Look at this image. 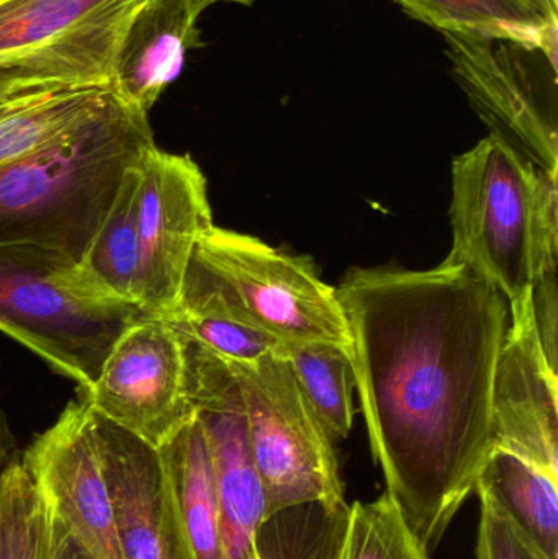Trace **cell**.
I'll return each mask as SVG.
<instances>
[{
    "label": "cell",
    "instance_id": "obj_29",
    "mask_svg": "<svg viewBox=\"0 0 558 559\" xmlns=\"http://www.w3.org/2000/svg\"><path fill=\"white\" fill-rule=\"evenodd\" d=\"M521 2L526 3L531 9L536 10L539 15H543L546 20H557L556 16L550 15L547 12L546 5H544V0H521Z\"/></svg>",
    "mask_w": 558,
    "mask_h": 559
},
{
    "label": "cell",
    "instance_id": "obj_1",
    "mask_svg": "<svg viewBox=\"0 0 558 559\" xmlns=\"http://www.w3.org/2000/svg\"><path fill=\"white\" fill-rule=\"evenodd\" d=\"M354 386L387 495L426 550L475 492L494 447L504 296L471 272L353 269L336 288Z\"/></svg>",
    "mask_w": 558,
    "mask_h": 559
},
{
    "label": "cell",
    "instance_id": "obj_12",
    "mask_svg": "<svg viewBox=\"0 0 558 559\" xmlns=\"http://www.w3.org/2000/svg\"><path fill=\"white\" fill-rule=\"evenodd\" d=\"M452 74L474 110L514 150L558 176L556 104L547 102L536 75L514 43L465 33H441Z\"/></svg>",
    "mask_w": 558,
    "mask_h": 559
},
{
    "label": "cell",
    "instance_id": "obj_28",
    "mask_svg": "<svg viewBox=\"0 0 558 559\" xmlns=\"http://www.w3.org/2000/svg\"><path fill=\"white\" fill-rule=\"evenodd\" d=\"M59 525V524H58ZM55 559H94L87 551L82 550L79 547L78 542L72 540L64 531H62L61 525H59V537H58V548H56V557Z\"/></svg>",
    "mask_w": 558,
    "mask_h": 559
},
{
    "label": "cell",
    "instance_id": "obj_24",
    "mask_svg": "<svg viewBox=\"0 0 558 559\" xmlns=\"http://www.w3.org/2000/svg\"><path fill=\"white\" fill-rule=\"evenodd\" d=\"M344 515L336 559H429L428 550L387 492L372 502H354Z\"/></svg>",
    "mask_w": 558,
    "mask_h": 559
},
{
    "label": "cell",
    "instance_id": "obj_17",
    "mask_svg": "<svg viewBox=\"0 0 558 559\" xmlns=\"http://www.w3.org/2000/svg\"><path fill=\"white\" fill-rule=\"evenodd\" d=\"M487 496L547 559H558V479L500 447H491L478 473Z\"/></svg>",
    "mask_w": 558,
    "mask_h": 559
},
{
    "label": "cell",
    "instance_id": "obj_31",
    "mask_svg": "<svg viewBox=\"0 0 558 559\" xmlns=\"http://www.w3.org/2000/svg\"><path fill=\"white\" fill-rule=\"evenodd\" d=\"M544 5H546L547 12H549L550 15L558 19V0H544Z\"/></svg>",
    "mask_w": 558,
    "mask_h": 559
},
{
    "label": "cell",
    "instance_id": "obj_10",
    "mask_svg": "<svg viewBox=\"0 0 558 559\" xmlns=\"http://www.w3.org/2000/svg\"><path fill=\"white\" fill-rule=\"evenodd\" d=\"M213 226L209 186L189 154L151 147L140 160L136 301L151 316L176 311L200 238Z\"/></svg>",
    "mask_w": 558,
    "mask_h": 559
},
{
    "label": "cell",
    "instance_id": "obj_19",
    "mask_svg": "<svg viewBox=\"0 0 558 559\" xmlns=\"http://www.w3.org/2000/svg\"><path fill=\"white\" fill-rule=\"evenodd\" d=\"M412 19L439 33H465L541 52L557 71L558 22L521 0H395Z\"/></svg>",
    "mask_w": 558,
    "mask_h": 559
},
{
    "label": "cell",
    "instance_id": "obj_32",
    "mask_svg": "<svg viewBox=\"0 0 558 559\" xmlns=\"http://www.w3.org/2000/svg\"><path fill=\"white\" fill-rule=\"evenodd\" d=\"M252 559H265L264 555H262L261 544L258 545V551H256L254 558Z\"/></svg>",
    "mask_w": 558,
    "mask_h": 559
},
{
    "label": "cell",
    "instance_id": "obj_22",
    "mask_svg": "<svg viewBox=\"0 0 558 559\" xmlns=\"http://www.w3.org/2000/svg\"><path fill=\"white\" fill-rule=\"evenodd\" d=\"M110 87L59 88L0 111V166L45 146L97 110Z\"/></svg>",
    "mask_w": 558,
    "mask_h": 559
},
{
    "label": "cell",
    "instance_id": "obj_16",
    "mask_svg": "<svg viewBox=\"0 0 558 559\" xmlns=\"http://www.w3.org/2000/svg\"><path fill=\"white\" fill-rule=\"evenodd\" d=\"M173 521L187 559H223L212 459L197 417L157 450Z\"/></svg>",
    "mask_w": 558,
    "mask_h": 559
},
{
    "label": "cell",
    "instance_id": "obj_2",
    "mask_svg": "<svg viewBox=\"0 0 558 559\" xmlns=\"http://www.w3.org/2000/svg\"><path fill=\"white\" fill-rule=\"evenodd\" d=\"M153 146L147 114L110 92L84 120L0 166V246L33 242L81 261L121 177Z\"/></svg>",
    "mask_w": 558,
    "mask_h": 559
},
{
    "label": "cell",
    "instance_id": "obj_26",
    "mask_svg": "<svg viewBox=\"0 0 558 559\" xmlns=\"http://www.w3.org/2000/svg\"><path fill=\"white\" fill-rule=\"evenodd\" d=\"M49 91H56V88L36 87L25 82L0 78V111Z\"/></svg>",
    "mask_w": 558,
    "mask_h": 559
},
{
    "label": "cell",
    "instance_id": "obj_14",
    "mask_svg": "<svg viewBox=\"0 0 558 559\" xmlns=\"http://www.w3.org/2000/svg\"><path fill=\"white\" fill-rule=\"evenodd\" d=\"M95 414L123 558L187 559L167 501L159 453Z\"/></svg>",
    "mask_w": 558,
    "mask_h": 559
},
{
    "label": "cell",
    "instance_id": "obj_5",
    "mask_svg": "<svg viewBox=\"0 0 558 559\" xmlns=\"http://www.w3.org/2000/svg\"><path fill=\"white\" fill-rule=\"evenodd\" d=\"M192 261L229 305L282 344L334 345L351 358L353 338L343 305L311 259L213 225Z\"/></svg>",
    "mask_w": 558,
    "mask_h": 559
},
{
    "label": "cell",
    "instance_id": "obj_3",
    "mask_svg": "<svg viewBox=\"0 0 558 559\" xmlns=\"http://www.w3.org/2000/svg\"><path fill=\"white\" fill-rule=\"evenodd\" d=\"M557 177L497 134L452 163V249L442 264L497 288L510 321L533 309V292L557 272Z\"/></svg>",
    "mask_w": 558,
    "mask_h": 559
},
{
    "label": "cell",
    "instance_id": "obj_7",
    "mask_svg": "<svg viewBox=\"0 0 558 559\" xmlns=\"http://www.w3.org/2000/svg\"><path fill=\"white\" fill-rule=\"evenodd\" d=\"M144 0H0V78L45 88L110 87Z\"/></svg>",
    "mask_w": 558,
    "mask_h": 559
},
{
    "label": "cell",
    "instance_id": "obj_4",
    "mask_svg": "<svg viewBox=\"0 0 558 559\" xmlns=\"http://www.w3.org/2000/svg\"><path fill=\"white\" fill-rule=\"evenodd\" d=\"M144 316L105 293L66 252L33 242L0 246V331L78 390L94 384L115 342Z\"/></svg>",
    "mask_w": 558,
    "mask_h": 559
},
{
    "label": "cell",
    "instance_id": "obj_20",
    "mask_svg": "<svg viewBox=\"0 0 558 559\" xmlns=\"http://www.w3.org/2000/svg\"><path fill=\"white\" fill-rule=\"evenodd\" d=\"M147 153V151H146ZM141 160V159H140ZM140 160L121 177L117 193L79 264L105 293L138 305ZM140 306V305H138Z\"/></svg>",
    "mask_w": 558,
    "mask_h": 559
},
{
    "label": "cell",
    "instance_id": "obj_27",
    "mask_svg": "<svg viewBox=\"0 0 558 559\" xmlns=\"http://www.w3.org/2000/svg\"><path fill=\"white\" fill-rule=\"evenodd\" d=\"M20 455L19 440L13 432L12 424L5 411L0 407V479L9 468L10 463Z\"/></svg>",
    "mask_w": 558,
    "mask_h": 559
},
{
    "label": "cell",
    "instance_id": "obj_21",
    "mask_svg": "<svg viewBox=\"0 0 558 559\" xmlns=\"http://www.w3.org/2000/svg\"><path fill=\"white\" fill-rule=\"evenodd\" d=\"M278 354L331 440L346 439L356 413L349 355L328 344H284Z\"/></svg>",
    "mask_w": 558,
    "mask_h": 559
},
{
    "label": "cell",
    "instance_id": "obj_13",
    "mask_svg": "<svg viewBox=\"0 0 558 559\" xmlns=\"http://www.w3.org/2000/svg\"><path fill=\"white\" fill-rule=\"evenodd\" d=\"M494 447L558 479V378L547 360L534 311L510 321L491 397Z\"/></svg>",
    "mask_w": 558,
    "mask_h": 559
},
{
    "label": "cell",
    "instance_id": "obj_6",
    "mask_svg": "<svg viewBox=\"0 0 558 559\" xmlns=\"http://www.w3.org/2000/svg\"><path fill=\"white\" fill-rule=\"evenodd\" d=\"M248 420L252 456L264 486L268 521L304 506L344 514V486L334 442L308 406L281 354L233 364Z\"/></svg>",
    "mask_w": 558,
    "mask_h": 559
},
{
    "label": "cell",
    "instance_id": "obj_11",
    "mask_svg": "<svg viewBox=\"0 0 558 559\" xmlns=\"http://www.w3.org/2000/svg\"><path fill=\"white\" fill-rule=\"evenodd\" d=\"M62 531L94 559H124L98 440L97 414L75 396L20 453Z\"/></svg>",
    "mask_w": 558,
    "mask_h": 559
},
{
    "label": "cell",
    "instance_id": "obj_30",
    "mask_svg": "<svg viewBox=\"0 0 558 559\" xmlns=\"http://www.w3.org/2000/svg\"><path fill=\"white\" fill-rule=\"evenodd\" d=\"M203 9H209V7L215 5V3H236V5H245L251 7L254 3V0H197Z\"/></svg>",
    "mask_w": 558,
    "mask_h": 559
},
{
    "label": "cell",
    "instance_id": "obj_8",
    "mask_svg": "<svg viewBox=\"0 0 558 559\" xmlns=\"http://www.w3.org/2000/svg\"><path fill=\"white\" fill-rule=\"evenodd\" d=\"M78 396L159 450L195 417L186 341L169 319L144 316L115 342L97 380Z\"/></svg>",
    "mask_w": 558,
    "mask_h": 559
},
{
    "label": "cell",
    "instance_id": "obj_15",
    "mask_svg": "<svg viewBox=\"0 0 558 559\" xmlns=\"http://www.w3.org/2000/svg\"><path fill=\"white\" fill-rule=\"evenodd\" d=\"M203 12L197 0H144L118 46L110 91L150 115L179 78L189 51L202 48L199 19Z\"/></svg>",
    "mask_w": 558,
    "mask_h": 559
},
{
    "label": "cell",
    "instance_id": "obj_25",
    "mask_svg": "<svg viewBox=\"0 0 558 559\" xmlns=\"http://www.w3.org/2000/svg\"><path fill=\"white\" fill-rule=\"evenodd\" d=\"M480 496L477 559H547L487 496Z\"/></svg>",
    "mask_w": 558,
    "mask_h": 559
},
{
    "label": "cell",
    "instance_id": "obj_9",
    "mask_svg": "<svg viewBox=\"0 0 558 559\" xmlns=\"http://www.w3.org/2000/svg\"><path fill=\"white\" fill-rule=\"evenodd\" d=\"M183 341L190 396L215 476L223 559H252L268 524V506L249 442L241 388L228 361L190 338Z\"/></svg>",
    "mask_w": 558,
    "mask_h": 559
},
{
    "label": "cell",
    "instance_id": "obj_23",
    "mask_svg": "<svg viewBox=\"0 0 558 559\" xmlns=\"http://www.w3.org/2000/svg\"><path fill=\"white\" fill-rule=\"evenodd\" d=\"M59 525L20 455L0 479V559H55Z\"/></svg>",
    "mask_w": 558,
    "mask_h": 559
},
{
    "label": "cell",
    "instance_id": "obj_18",
    "mask_svg": "<svg viewBox=\"0 0 558 559\" xmlns=\"http://www.w3.org/2000/svg\"><path fill=\"white\" fill-rule=\"evenodd\" d=\"M166 319L183 337L233 364H254L277 354L284 345L229 305L193 261L183 280L176 311Z\"/></svg>",
    "mask_w": 558,
    "mask_h": 559
}]
</instances>
